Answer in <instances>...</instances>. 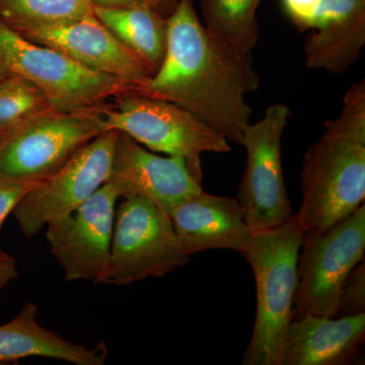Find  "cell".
Masks as SVG:
<instances>
[{
	"label": "cell",
	"instance_id": "1",
	"mask_svg": "<svg viewBox=\"0 0 365 365\" xmlns=\"http://www.w3.org/2000/svg\"><path fill=\"white\" fill-rule=\"evenodd\" d=\"M260 78L252 56L213 39L197 16L194 0H178L167 18L162 63L136 91L188 110L230 143L241 144L250 125L247 96Z\"/></svg>",
	"mask_w": 365,
	"mask_h": 365
},
{
	"label": "cell",
	"instance_id": "2",
	"mask_svg": "<svg viewBox=\"0 0 365 365\" xmlns=\"http://www.w3.org/2000/svg\"><path fill=\"white\" fill-rule=\"evenodd\" d=\"M302 203L295 220L304 232H324L365 199V81L352 83L339 116L304 153Z\"/></svg>",
	"mask_w": 365,
	"mask_h": 365
},
{
	"label": "cell",
	"instance_id": "3",
	"mask_svg": "<svg viewBox=\"0 0 365 365\" xmlns=\"http://www.w3.org/2000/svg\"><path fill=\"white\" fill-rule=\"evenodd\" d=\"M304 234L294 215L280 227L253 232L242 253L256 283V318L244 365H281L285 334L292 321Z\"/></svg>",
	"mask_w": 365,
	"mask_h": 365
},
{
	"label": "cell",
	"instance_id": "4",
	"mask_svg": "<svg viewBox=\"0 0 365 365\" xmlns=\"http://www.w3.org/2000/svg\"><path fill=\"white\" fill-rule=\"evenodd\" d=\"M113 100L97 108L106 131L127 134L148 150L182 158L200 184L204 153L232 151L230 141L180 106L135 93Z\"/></svg>",
	"mask_w": 365,
	"mask_h": 365
},
{
	"label": "cell",
	"instance_id": "5",
	"mask_svg": "<svg viewBox=\"0 0 365 365\" xmlns=\"http://www.w3.org/2000/svg\"><path fill=\"white\" fill-rule=\"evenodd\" d=\"M0 71L34 83L60 112L88 111L131 93L117 78L91 71L54 48L26 39L2 20Z\"/></svg>",
	"mask_w": 365,
	"mask_h": 365
},
{
	"label": "cell",
	"instance_id": "6",
	"mask_svg": "<svg viewBox=\"0 0 365 365\" xmlns=\"http://www.w3.org/2000/svg\"><path fill=\"white\" fill-rule=\"evenodd\" d=\"M302 247L292 321L306 314L336 318L345 281L364 260V203L324 232H307Z\"/></svg>",
	"mask_w": 365,
	"mask_h": 365
},
{
	"label": "cell",
	"instance_id": "7",
	"mask_svg": "<svg viewBox=\"0 0 365 365\" xmlns=\"http://www.w3.org/2000/svg\"><path fill=\"white\" fill-rule=\"evenodd\" d=\"M106 132L97 108L45 113L21 125L0 143V181L37 185L86 143Z\"/></svg>",
	"mask_w": 365,
	"mask_h": 365
},
{
	"label": "cell",
	"instance_id": "8",
	"mask_svg": "<svg viewBox=\"0 0 365 365\" xmlns=\"http://www.w3.org/2000/svg\"><path fill=\"white\" fill-rule=\"evenodd\" d=\"M124 199L115 215L105 284L122 287L163 277L189 263L191 257L163 209L141 197Z\"/></svg>",
	"mask_w": 365,
	"mask_h": 365
},
{
	"label": "cell",
	"instance_id": "9",
	"mask_svg": "<svg viewBox=\"0 0 365 365\" xmlns=\"http://www.w3.org/2000/svg\"><path fill=\"white\" fill-rule=\"evenodd\" d=\"M290 116L287 105L269 106L242 135L247 163L237 199L252 232L280 227L294 216L282 169V136Z\"/></svg>",
	"mask_w": 365,
	"mask_h": 365
},
{
	"label": "cell",
	"instance_id": "10",
	"mask_svg": "<svg viewBox=\"0 0 365 365\" xmlns=\"http://www.w3.org/2000/svg\"><path fill=\"white\" fill-rule=\"evenodd\" d=\"M118 135L109 130L96 137L23 197L13 213L26 237L71 215L107 182Z\"/></svg>",
	"mask_w": 365,
	"mask_h": 365
},
{
	"label": "cell",
	"instance_id": "11",
	"mask_svg": "<svg viewBox=\"0 0 365 365\" xmlns=\"http://www.w3.org/2000/svg\"><path fill=\"white\" fill-rule=\"evenodd\" d=\"M119 197L106 182L76 211L48 223L46 237L66 281L104 283Z\"/></svg>",
	"mask_w": 365,
	"mask_h": 365
},
{
	"label": "cell",
	"instance_id": "12",
	"mask_svg": "<svg viewBox=\"0 0 365 365\" xmlns=\"http://www.w3.org/2000/svg\"><path fill=\"white\" fill-rule=\"evenodd\" d=\"M107 182L119 198L148 199L169 216L178 204L203 190L185 160L160 157L120 132Z\"/></svg>",
	"mask_w": 365,
	"mask_h": 365
},
{
	"label": "cell",
	"instance_id": "13",
	"mask_svg": "<svg viewBox=\"0 0 365 365\" xmlns=\"http://www.w3.org/2000/svg\"><path fill=\"white\" fill-rule=\"evenodd\" d=\"M26 39L54 48L91 71L112 76L134 93L151 73L95 14L49 28L19 32Z\"/></svg>",
	"mask_w": 365,
	"mask_h": 365
},
{
	"label": "cell",
	"instance_id": "14",
	"mask_svg": "<svg viewBox=\"0 0 365 365\" xmlns=\"http://www.w3.org/2000/svg\"><path fill=\"white\" fill-rule=\"evenodd\" d=\"M170 218L190 257L209 250H232L242 255L253 234L237 198L203 190L178 204Z\"/></svg>",
	"mask_w": 365,
	"mask_h": 365
},
{
	"label": "cell",
	"instance_id": "15",
	"mask_svg": "<svg viewBox=\"0 0 365 365\" xmlns=\"http://www.w3.org/2000/svg\"><path fill=\"white\" fill-rule=\"evenodd\" d=\"M365 340V314L336 318L306 314L288 326L281 365L352 364Z\"/></svg>",
	"mask_w": 365,
	"mask_h": 365
},
{
	"label": "cell",
	"instance_id": "16",
	"mask_svg": "<svg viewBox=\"0 0 365 365\" xmlns=\"http://www.w3.org/2000/svg\"><path fill=\"white\" fill-rule=\"evenodd\" d=\"M304 40L309 69L342 74L365 46V0H323Z\"/></svg>",
	"mask_w": 365,
	"mask_h": 365
},
{
	"label": "cell",
	"instance_id": "17",
	"mask_svg": "<svg viewBox=\"0 0 365 365\" xmlns=\"http://www.w3.org/2000/svg\"><path fill=\"white\" fill-rule=\"evenodd\" d=\"M37 316V304L28 302L16 318L0 326V365L34 356L74 365L105 364L108 348L104 343L93 348L74 344L41 326Z\"/></svg>",
	"mask_w": 365,
	"mask_h": 365
},
{
	"label": "cell",
	"instance_id": "18",
	"mask_svg": "<svg viewBox=\"0 0 365 365\" xmlns=\"http://www.w3.org/2000/svg\"><path fill=\"white\" fill-rule=\"evenodd\" d=\"M98 20L136 54L151 76L162 63L167 44V18L148 4L120 9H93Z\"/></svg>",
	"mask_w": 365,
	"mask_h": 365
},
{
	"label": "cell",
	"instance_id": "19",
	"mask_svg": "<svg viewBox=\"0 0 365 365\" xmlns=\"http://www.w3.org/2000/svg\"><path fill=\"white\" fill-rule=\"evenodd\" d=\"M262 0H202L206 32L241 56H252L259 40L257 11Z\"/></svg>",
	"mask_w": 365,
	"mask_h": 365
},
{
	"label": "cell",
	"instance_id": "20",
	"mask_svg": "<svg viewBox=\"0 0 365 365\" xmlns=\"http://www.w3.org/2000/svg\"><path fill=\"white\" fill-rule=\"evenodd\" d=\"M91 14V0H0V20L18 32L71 23Z\"/></svg>",
	"mask_w": 365,
	"mask_h": 365
},
{
	"label": "cell",
	"instance_id": "21",
	"mask_svg": "<svg viewBox=\"0 0 365 365\" xmlns=\"http://www.w3.org/2000/svg\"><path fill=\"white\" fill-rule=\"evenodd\" d=\"M52 110L45 93L26 79L13 74L0 79V137Z\"/></svg>",
	"mask_w": 365,
	"mask_h": 365
},
{
	"label": "cell",
	"instance_id": "22",
	"mask_svg": "<svg viewBox=\"0 0 365 365\" xmlns=\"http://www.w3.org/2000/svg\"><path fill=\"white\" fill-rule=\"evenodd\" d=\"M360 314H365L364 262L353 269L345 281L337 317Z\"/></svg>",
	"mask_w": 365,
	"mask_h": 365
},
{
	"label": "cell",
	"instance_id": "23",
	"mask_svg": "<svg viewBox=\"0 0 365 365\" xmlns=\"http://www.w3.org/2000/svg\"><path fill=\"white\" fill-rule=\"evenodd\" d=\"M288 18L300 31L311 30L323 0H281Z\"/></svg>",
	"mask_w": 365,
	"mask_h": 365
},
{
	"label": "cell",
	"instance_id": "24",
	"mask_svg": "<svg viewBox=\"0 0 365 365\" xmlns=\"http://www.w3.org/2000/svg\"><path fill=\"white\" fill-rule=\"evenodd\" d=\"M36 185L0 181V230L23 197Z\"/></svg>",
	"mask_w": 365,
	"mask_h": 365
},
{
	"label": "cell",
	"instance_id": "25",
	"mask_svg": "<svg viewBox=\"0 0 365 365\" xmlns=\"http://www.w3.org/2000/svg\"><path fill=\"white\" fill-rule=\"evenodd\" d=\"M19 276L16 261L6 253L0 256V290Z\"/></svg>",
	"mask_w": 365,
	"mask_h": 365
},
{
	"label": "cell",
	"instance_id": "26",
	"mask_svg": "<svg viewBox=\"0 0 365 365\" xmlns=\"http://www.w3.org/2000/svg\"><path fill=\"white\" fill-rule=\"evenodd\" d=\"M93 9H120L146 4L145 0H91Z\"/></svg>",
	"mask_w": 365,
	"mask_h": 365
},
{
	"label": "cell",
	"instance_id": "27",
	"mask_svg": "<svg viewBox=\"0 0 365 365\" xmlns=\"http://www.w3.org/2000/svg\"><path fill=\"white\" fill-rule=\"evenodd\" d=\"M146 4L168 18L176 6L178 0H145Z\"/></svg>",
	"mask_w": 365,
	"mask_h": 365
},
{
	"label": "cell",
	"instance_id": "28",
	"mask_svg": "<svg viewBox=\"0 0 365 365\" xmlns=\"http://www.w3.org/2000/svg\"><path fill=\"white\" fill-rule=\"evenodd\" d=\"M6 76V73H4V72L0 71V79L4 78Z\"/></svg>",
	"mask_w": 365,
	"mask_h": 365
},
{
	"label": "cell",
	"instance_id": "29",
	"mask_svg": "<svg viewBox=\"0 0 365 365\" xmlns=\"http://www.w3.org/2000/svg\"><path fill=\"white\" fill-rule=\"evenodd\" d=\"M4 254H6V253H4V252L2 251L1 249H0V256H1V255H4Z\"/></svg>",
	"mask_w": 365,
	"mask_h": 365
},
{
	"label": "cell",
	"instance_id": "30",
	"mask_svg": "<svg viewBox=\"0 0 365 365\" xmlns=\"http://www.w3.org/2000/svg\"><path fill=\"white\" fill-rule=\"evenodd\" d=\"M2 138H4V137H0V143H1Z\"/></svg>",
	"mask_w": 365,
	"mask_h": 365
}]
</instances>
